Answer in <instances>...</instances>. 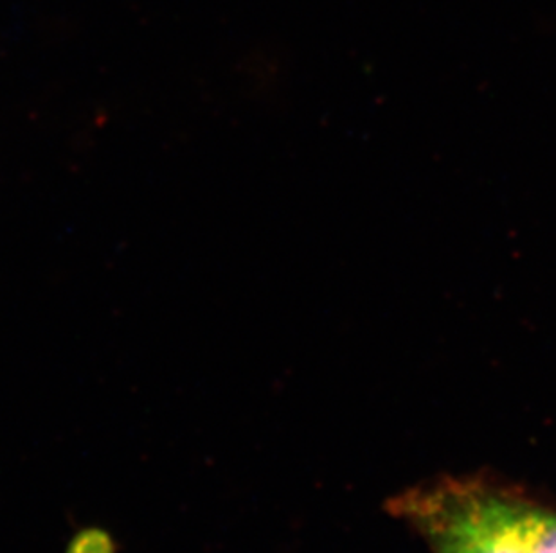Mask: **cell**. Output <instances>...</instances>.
I'll return each mask as SVG.
<instances>
[{
	"mask_svg": "<svg viewBox=\"0 0 556 553\" xmlns=\"http://www.w3.org/2000/svg\"><path fill=\"white\" fill-rule=\"evenodd\" d=\"M533 503L484 476H445L400 492L388 509L431 553H531Z\"/></svg>",
	"mask_w": 556,
	"mask_h": 553,
	"instance_id": "6da1fadb",
	"label": "cell"
},
{
	"mask_svg": "<svg viewBox=\"0 0 556 553\" xmlns=\"http://www.w3.org/2000/svg\"><path fill=\"white\" fill-rule=\"evenodd\" d=\"M531 553H556V509L539 501L531 511Z\"/></svg>",
	"mask_w": 556,
	"mask_h": 553,
	"instance_id": "7a4b0ae2",
	"label": "cell"
},
{
	"mask_svg": "<svg viewBox=\"0 0 556 553\" xmlns=\"http://www.w3.org/2000/svg\"><path fill=\"white\" fill-rule=\"evenodd\" d=\"M65 553H119V543L105 528L85 527L74 533Z\"/></svg>",
	"mask_w": 556,
	"mask_h": 553,
	"instance_id": "3957f363",
	"label": "cell"
}]
</instances>
